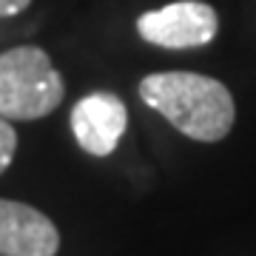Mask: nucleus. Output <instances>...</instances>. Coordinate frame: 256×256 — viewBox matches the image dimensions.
Instances as JSON below:
<instances>
[{
    "mask_svg": "<svg viewBox=\"0 0 256 256\" xmlns=\"http://www.w3.org/2000/svg\"><path fill=\"white\" fill-rule=\"evenodd\" d=\"M14 151H18V134H14V126H12L6 117H0V174L12 165Z\"/></svg>",
    "mask_w": 256,
    "mask_h": 256,
    "instance_id": "6",
    "label": "nucleus"
},
{
    "mask_svg": "<svg viewBox=\"0 0 256 256\" xmlns=\"http://www.w3.org/2000/svg\"><path fill=\"white\" fill-rule=\"evenodd\" d=\"M57 250L60 230L43 210L0 200V256H54Z\"/></svg>",
    "mask_w": 256,
    "mask_h": 256,
    "instance_id": "5",
    "label": "nucleus"
},
{
    "mask_svg": "<svg viewBox=\"0 0 256 256\" xmlns=\"http://www.w3.org/2000/svg\"><path fill=\"white\" fill-rule=\"evenodd\" d=\"M32 0H0V18H12V14H20Z\"/></svg>",
    "mask_w": 256,
    "mask_h": 256,
    "instance_id": "7",
    "label": "nucleus"
},
{
    "mask_svg": "<svg viewBox=\"0 0 256 256\" xmlns=\"http://www.w3.org/2000/svg\"><path fill=\"white\" fill-rule=\"evenodd\" d=\"M146 106L196 142H220L236 120L230 92L220 80L194 72H160L140 82Z\"/></svg>",
    "mask_w": 256,
    "mask_h": 256,
    "instance_id": "1",
    "label": "nucleus"
},
{
    "mask_svg": "<svg viewBox=\"0 0 256 256\" xmlns=\"http://www.w3.org/2000/svg\"><path fill=\"white\" fill-rule=\"evenodd\" d=\"M140 37L160 48H200L208 46L220 32V18L214 6L202 0H176L162 9L146 12L137 20Z\"/></svg>",
    "mask_w": 256,
    "mask_h": 256,
    "instance_id": "3",
    "label": "nucleus"
},
{
    "mask_svg": "<svg viewBox=\"0 0 256 256\" xmlns=\"http://www.w3.org/2000/svg\"><path fill=\"white\" fill-rule=\"evenodd\" d=\"M66 82L48 54L37 46H18L0 54V117L40 120L63 102Z\"/></svg>",
    "mask_w": 256,
    "mask_h": 256,
    "instance_id": "2",
    "label": "nucleus"
},
{
    "mask_svg": "<svg viewBox=\"0 0 256 256\" xmlns=\"http://www.w3.org/2000/svg\"><path fill=\"white\" fill-rule=\"evenodd\" d=\"M128 126L126 102L111 92H94L72 108V131L92 156H108Z\"/></svg>",
    "mask_w": 256,
    "mask_h": 256,
    "instance_id": "4",
    "label": "nucleus"
}]
</instances>
